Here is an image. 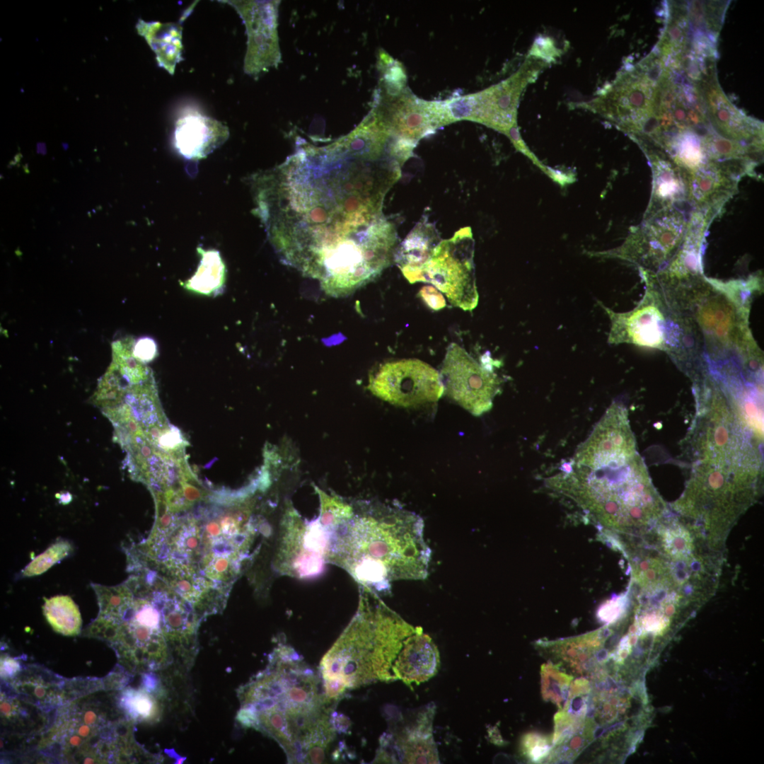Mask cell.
I'll use <instances>...</instances> for the list:
<instances>
[{
    "mask_svg": "<svg viewBox=\"0 0 764 764\" xmlns=\"http://www.w3.org/2000/svg\"><path fill=\"white\" fill-rule=\"evenodd\" d=\"M390 155L371 160L340 138L304 141L281 164L249 178L254 214L284 264L333 297L373 281L394 259L395 225L384 198L401 175Z\"/></svg>",
    "mask_w": 764,
    "mask_h": 764,
    "instance_id": "6da1fadb",
    "label": "cell"
},
{
    "mask_svg": "<svg viewBox=\"0 0 764 764\" xmlns=\"http://www.w3.org/2000/svg\"><path fill=\"white\" fill-rule=\"evenodd\" d=\"M239 695V722L274 739L289 763L325 760L337 735L338 700L327 695L320 673L292 647H276Z\"/></svg>",
    "mask_w": 764,
    "mask_h": 764,
    "instance_id": "7a4b0ae2",
    "label": "cell"
},
{
    "mask_svg": "<svg viewBox=\"0 0 764 764\" xmlns=\"http://www.w3.org/2000/svg\"><path fill=\"white\" fill-rule=\"evenodd\" d=\"M424 527L414 512L366 503L326 529V562L342 567L372 591L388 589L394 581L424 579L432 550Z\"/></svg>",
    "mask_w": 764,
    "mask_h": 764,
    "instance_id": "3957f363",
    "label": "cell"
},
{
    "mask_svg": "<svg viewBox=\"0 0 764 764\" xmlns=\"http://www.w3.org/2000/svg\"><path fill=\"white\" fill-rule=\"evenodd\" d=\"M366 590L357 614L320 661L326 693L334 699L376 679H395L398 656L415 631Z\"/></svg>",
    "mask_w": 764,
    "mask_h": 764,
    "instance_id": "277c9868",
    "label": "cell"
},
{
    "mask_svg": "<svg viewBox=\"0 0 764 764\" xmlns=\"http://www.w3.org/2000/svg\"><path fill=\"white\" fill-rule=\"evenodd\" d=\"M550 482L606 526L626 529L651 517L652 491L639 456L594 468L569 462Z\"/></svg>",
    "mask_w": 764,
    "mask_h": 764,
    "instance_id": "5b68a950",
    "label": "cell"
},
{
    "mask_svg": "<svg viewBox=\"0 0 764 764\" xmlns=\"http://www.w3.org/2000/svg\"><path fill=\"white\" fill-rule=\"evenodd\" d=\"M748 286L711 282L701 274L675 283L668 289L693 304L683 306L671 299L677 306L692 311L688 319L684 318L698 325L706 351L739 353L751 358L757 356L760 349L748 326L751 296V292L745 294L751 290Z\"/></svg>",
    "mask_w": 764,
    "mask_h": 764,
    "instance_id": "8992f818",
    "label": "cell"
},
{
    "mask_svg": "<svg viewBox=\"0 0 764 764\" xmlns=\"http://www.w3.org/2000/svg\"><path fill=\"white\" fill-rule=\"evenodd\" d=\"M645 294L632 311L615 313L602 305L611 327L608 342L659 349L676 359L692 356L694 338L685 320L669 300L655 274L646 273Z\"/></svg>",
    "mask_w": 764,
    "mask_h": 764,
    "instance_id": "52a82bcc",
    "label": "cell"
},
{
    "mask_svg": "<svg viewBox=\"0 0 764 764\" xmlns=\"http://www.w3.org/2000/svg\"><path fill=\"white\" fill-rule=\"evenodd\" d=\"M111 707L98 700L71 704L57 720L54 739L74 761L107 763L115 760L120 734L110 720Z\"/></svg>",
    "mask_w": 764,
    "mask_h": 764,
    "instance_id": "ba28073f",
    "label": "cell"
},
{
    "mask_svg": "<svg viewBox=\"0 0 764 764\" xmlns=\"http://www.w3.org/2000/svg\"><path fill=\"white\" fill-rule=\"evenodd\" d=\"M473 253L471 229L462 228L438 243L423 270V282L431 283L451 305L463 311H473L479 299Z\"/></svg>",
    "mask_w": 764,
    "mask_h": 764,
    "instance_id": "9c48e42d",
    "label": "cell"
},
{
    "mask_svg": "<svg viewBox=\"0 0 764 764\" xmlns=\"http://www.w3.org/2000/svg\"><path fill=\"white\" fill-rule=\"evenodd\" d=\"M495 363L485 355L478 362L465 349L451 343L447 347L439 373L444 395L474 416L490 411L502 382L494 371Z\"/></svg>",
    "mask_w": 764,
    "mask_h": 764,
    "instance_id": "30bf717a",
    "label": "cell"
},
{
    "mask_svg": "<svg viewBox=\"0 0 764 764\" xmlns=\"http://www.w3.org/2000/svg\"><path fill=\"white\" fill-rule=\"evenodd\" d=\"M367 388L378 398L403 407L436 402L444 392L439 372L417 359L385 363L369 376Z\"/></svg>",
    "mask_w": 764,
    "mask_h": 764,
    "instance_id": "8fae6325",
    "label": "cell"
},
{
    "mask_svg": "<svg viewBox=\"0 0 764 764\" xmlns=\"http://www.w3.org/2000/svg\"><path fill=\"white\" fill-rule=\"evenodd\" d=\"M280 533L277 567L281 572L300 578L321 572L326 562L328 538L318 519L306 523L289 507Z\"/></svg>",
    "mask_w": 764,
    "mask_h": 764,
    "instance_id": "7c38bea8",
    "label": "cell"
},
{
    "mask_svg": "<svg viewBox=\"0 0 764 764\" xmlns=\"http://www.w3.org/2000/svg\"><path fill=\"white\" fill-rule=\"evenodd\" d=\"M231 6L245 24L247 51L243 69L254 76L281 62L277 33L279 1H219Z\"/></svg>",
    "mask_w": 764,
    "mask_h": 764,
    "instance_id": "4fadbf2b",
    "label": "cell"
},
{
    "mask_svg": "<svg viewBox=\"0 0 764 764\" xmlns=\"http://www.w3.org/2000/svg\"><path fill=\"white\" fill-rule=\"evenodd\" d=\"M750 158L708 159L689 173L688 202L697 210L719 208L736 190L740 178L751 172Z\"/></svg>",
    "mask_w": 764,
    "mask_h": 764,
    "instance_id": "5bb4252c",
    "label": "cell"
},
{
    "mask_svg": "<svg viewBox=\"0 0 764 764\" xmlns=\"http://www.w3.org/2000/svg\"><path fill=\"white\" fill-rule=\"evenodd\" d=\"M377 109L393 137L415 144L443 126L440 103L422 101L405 93L385 96Z\"/></svg>",
    "mask_w": 764,
    "mask_h": 764,
    "instance_id": "9a60e30c",
    "label": "cell"
},
{
    "mask_svg": "<svg viewBox=\"0 0 764 764\" xmlns=\"http://www.w3.org/2000/svg\"><path fill=\"white\" fill-rule=\"evenodd\" d=\"M712 68L699 84V92L704 96L705 103L711 123L723 138L760 148L763 131L755 120L741 115L727 99L717 81Z\"/></svg>",
    "mask_w": 764,
    "mask_h": 764,
    "instance_id": "2e32d148",
    "label": "cell"
},
{
    "mask_svg": "<svg viewBox=\"0 0 764 764\" xmlns=\"http://www.w3.org/2000/svg\"><path fill=\"white\" fill-rule=\"evenodd\" d=\"M688 222L683 213L676 207L647 219L640 248L643 265L654 273L663 270L679 250Z\"/></svg>",
    "mask_w": 764,
    "mask_h": 764,
    "instance_id": "e0dca14e",
    "label": "cell"
},
{
    "mask_svg": "<svg viewBox=\"0 0 764 764\" xmlns=\"http://www.w3.org/2000/svg\"><path fill=\"white\" fill-rule=\"evenodd\" d=\"M228 137L229 130L221 122L191 112L177 120L173 146L185 159L197 161L221 146Z\"/></svg>",
    "mask_w": 764,
    "mask_h": 764,
    "instance_id": "ac0fdd59",
    "label": "cell"
},
{
    "mask_svg": "<svg viewBox=\"0 0 764 764\" xmlns=\"http://www.w3.org/2000/svg\"><path fill=\"white\" fill-rule=\"evenodd\" d=\"M649 156L653 185L647 219L676 204L688 202L689 173L678 166L660 147L652 144Z\"/></svg>",
    "mask_w": 764,
    "mask_h": 764,
    "instance_id": "d6986e66",
    "label": "cell"
},
{
    "mask_svg": "<svg viewBox=\"0 0 764 764\" xmlns=\"http://www.w3.org/2000/svg\"><path fill=\"white\" fill-rule=\"evenodd\" d=\"M441 241L435 226L423 217L398 245L394 260L410 283L423 282V270Z\"/></svg>",
    "mask_w": 764,
    "mask_h": 764,
    "instance_id": "ffe728a7",
    "label": "cell"
},
{
    "mask_svg": "<svg viewBox=\"0 0 764 764\" xmlns=\"http://www.w3.org/2000/svg\"><path fill=\"white\" fill-rule=\"evenodd\" d=\"M439 664L438 651L431 638L415 631L406 639L395 666V679L422 682L432 676Z\"/></svg>",
    "mask_w": 764,
    "mask_h": 764,
    "instance_id": "44dd1931",
    "label": "cell"
},
{
    "mask_svg": "<svg viewBox=\"0 0 764 764\" xmlns=\"http://www.w3.org/2000/svg\"><path fill=\"white\" fill-rule=\"evenodd\" d=\"M11 684L16 693L40 708L54 707L66 699V682L43 667L25 668Z\"/></svg>",
    "mask_w": 764,
    "mask_h": 764,
    "instance_id": "7402d4cb",
    "label": "cell"
},
{
    "mask_svg": "<svg viewBox=\"0 0 764 764\" xmlns=\"http://www.w3.org/2000/svg\"><path fill=\"white\" fill-rule=\"evenodd\" d=\"M137 29L155 52L158 66L173 75L176 64L183 60L181 24L145 22L140 19Z\"/></svg>",
    "mask_w": 764,
    "mask_h": 764,
    "instance_id": "603a6c76",
    "label": "cell"
},
{
    "mask_svg": "<svg viewBox=\"0 0 764 764\" xmlns=\"http://www.w3.org/2000/svg\"><path fill=\"white\" fill-rule=\"evenodd\" d=\"M200 261L195 273L183 283L191 291L206 295L219 293L226 279V266L220 253L215 249L197 248Z\"/></svg>",
    "mask_w": 764,
    "mask_h": 764,
    "instance_id": "cb8c5ba5",
    "label": "cell"
},
{
    "mask_svg": "<svg viewBox=\"0 0 764 764\" xmlns=\"http://www.w3.org/2000/svg\"><path fill=\"white\" fill-rule=\"evenodd\" d=\"M42 610L46 620L55 632L66 636H76L80 633L81 615L77 605L69 596H55L45 599Z\"/></svg>",
    "mask_w": 764,
    "mask_h": 764,
    "instance_id": "d4e9b609",
    "label": "cell"
},
{
    "mask_svg": "<svg viewBox=\"0 0 764 764\" xmlns=\"http://www.w3.org/2000/svg\"><path fill=\"white\" fill-rule=\"evenodd\" d=\"M118 705L129 718L136 722H151L159 714L156 698L144 688L124 690L120 696Z\"/></svg>",
    "mask_w": 764,
    "mask_h": 764,
    "instance_id": "484cf974",
    "label": "cell"
},
{
    "mask_svg": "<svg viewBox=\"0 0 764 764\" xmlns=\"http://www.w3.org/2000/svg\"><path fill=\"white\" fill-rule=\"evenodd\" d=\"M92 587L97 596L99 615L114 618L118 621L134 599V593L127 584L106 586L93 584Z\"/></svg>",
    "mask_w": 764,
    "mask_h": 764,
    "instance_id": "4316f807",
    "label": "cell"
},
{
    "mask_svg": "<svg viewBox=\"0 0 764 764\" xmlns=\"http://www.w3.org/2000/svg\"><path fill=\"white\" fill-rule=\"evenodd\" d=\"M72 545L66 540H59L33 559L22 571L24 577L40 575L72 551Z\"/></svg>",
    "mask_w": 764,
    "mask_h": 764,
    "instance_id": "83f0119b",
    "label": "cell"
},
{
    "mask_svg": "<svg viewBox=\"0 0 764 764\" xmlns=\"http://www.w3.org/2000/svg\"><path fill=\"white\" fill-rule=\"evenodd\" d=\"M661 544L664 551L673 558H687L691 552V538L688 531L681 526H673L661 532Z\"/></svg>",
    "mask_w": 764,
    "mask_h": 764,
    "instance_id": "f1b7e54d",
    "label": "cell"
},
{
    "mask_svg": "<svg viewBox=\"0 0 764 764\" xmlns=\"http://www.w3.org/2000/svg\"><path fill=\"white\" fill-rule=\"evenodd\" d=\"M379 66L382 69V82L386 96H395L402 93L405 83V74L401 64L393 60L385 52L379 54Z\"/></svg>",
    "mask_w": 764,
    "mask_h": 764,
    "instance_id": "f546056e",
    "label": "cell"
},
{
    "mask_svg": "<svg viewBox=\"0 0 764 764\" xmlns=\"http://www.w3.org/2000/svg\"><path fill=\"white\" fill-rule=\"evenodd\" d=\"M120 621L107 616L100 615L83 631V635L109 642L112 646L120 634Z\"/></svg>",
    "mask_w": 764,
    "mask_h": 764,
    "instance_id": "4dcf8cb0",
    "label": "cell"
},
{
    "mask_svg": "<svg viewBox=\"0 0 764 764\" xmlns=\"http://www.w3.org/2000/svg\"><path fill=\"white\" fill-rule=\"evenodd\" d=\"M156 353V342L149 337L141 338L133 345L132 354L141 362H148L153 360Z\"/></svg>",
    "mask_w": 764,
    "mask_h": 764,
    "instance_id": "1f68e13d",
    "label": "cell"
},
{
    "mask_svg": "<svg viewBox=\"0 0 764 764\" xmlns=\"http://www.w3.org/2000/svg\"><path fill=\"white\" fill-rule=\"evenodd\" d=\"M158 442L163 448L172 451L174 453L183 448L186 441L180 431L176 427H172L161 434L158 438Z\"/></svg>",
    "mask_w": 764,
    "mask_h": 764,
    "instance_id": "d6a6232c",
    "label": "cell"
},
{
    "mask_svg": "<svg viewBox=\"0 0 764 764\" xmlns=\"http://www.w3.org/2000/svg\"><path fill=\"white\" fill-rule=\"evenodd\" d=\"M419 294L425 303L434 311L440 310L446 306L444 296L435 287L425 286L420 289Z\"/></svg>",
    "mask_w": 764,
    "mask_h": 764,
    "instance_id": "836d02e7",
    "label": "cell"
},
{
    "mask_svg": "<svg viewBox=\"0 0 764 764\" xmlns=\"http://www.w3.org/2000/svg\"><path fill=\"white\" fill-rule=\"evenodd\" d=\"M21 671L20 661L10 656H1V676L4 679H13Z\"/></svg>",
    "mask_w": 764,
    "mask_h": 764,
    "instance_id": "e575fe53",
    "label": "cell"
}]
</instances>
